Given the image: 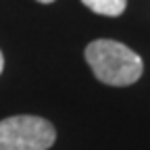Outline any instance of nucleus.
<instances>
[{
    "instance_id": "obj_1",
    "label": "nucleus",
    "mask_w": 150,
    "mask_h": 150,
    "mask_svg": "<svg viewBox=\"0 0 150 150\" xmlns=\"http://www.w3.org/2000/svg\"><path fill=\"white\" fill-rule=\"evenodd\" d=\"M83 56L96 79L106 86H131L144 73V63L140 54L115 40L102 38V40L90 42L83 50Z\"/></svg>"
},
{
    "instance_id": "obj_2",
    "label": "nucleus",
    "mask_w": 150,
    "mask_h": 150,
    "mask_svg": "<svg viewBox=\"0 0 150 150\" xmlns=\"http://www.w3.org/2000/svg\"><path fill=\"white\" fill-rule=\"evenodd\" d=\"M56 142L50 121L35 115H15L0 121V150H48Z\"/></svg>"
},
{
    "instance_id": "obj_3",
    "label": "nucleus",
    "mask_w": 150,
    "mask_h": 150,
    "mask_svg": "<svg viewBox=\"0 0 150 150\" xmlns=\"http://www.w3.org/2000/svg\"><path fill=\"white\" fill-rule=\"evenodd\" d=\"M81 2L92 13L104 17H119L127 6V0H81Z\"/></svg>"
},
{
    "instance_id": "obj_4",
    "label": "nucleus",
    "mask_w": 150,
    "mask_h": 150,
    "mask_svg": "<svg viewBox=\"0 0 150 150\" xmlns=\"http://www.w3.org/2000/svg\"><path fill=\"white\" fill-rule=\"evenodd\" d=\"M2 69H4V56H2V52H0V73H2Z\"/></svg>"
},
{
    "instance_id": "obj_5",
    "label": "nucleus",
    "mask_w": 150,
    "mask_h": 150,
    "mask_svg": "<svg viewBox=\"0 0 150 150\" xmlns=\"http://www.w3.org/2000/svg\"><path fill=\"white\" fill-rule=\"evenodd\" d=\"M38 2H42V4H50V2H54V0H38Z\"/></svg>"
}]
</instances>
